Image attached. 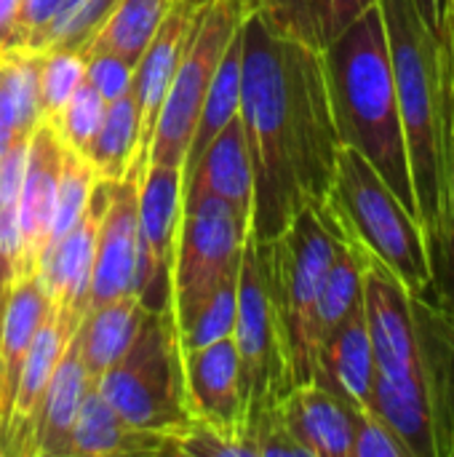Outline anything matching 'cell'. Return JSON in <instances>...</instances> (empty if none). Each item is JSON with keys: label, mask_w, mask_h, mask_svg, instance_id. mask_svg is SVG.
Masks as SVG:
<instances>
[{"label": "cell", "mask_w": 454, "mask_h": 457, "mask_svg": "<svg viewBox=\"0 0 454 457\" xmlns=\"http://www.w3.org/2000/svg\"><path fill=\"white\" fill-rule=\"evenodd\" d=\"M254 206L252 236L278 238L305 209L324 204L340 155L321 54L244 16L241 107Z\"/></svg>", "instance_id": "6da1fadb"}, {"label": "cell", "mask_w": 454, "mask_h": 457, "mask_svg": "<svg viewBox=\"0 0 454 457\" xmlns=\"http://www.w3.org/2000/svg\"><path fill=\"white\" fill-rule=\"evenodd\" d=\"M340 145L359 150L420 222L380 3L321 51Z\"/></svg>", "instance_id": "7a4b0ae2"}, {"label": "cell", "mask_w": 454, "mask_h": 457, "mask_svg": "<svg viewBox=\"0 0 454 457\" xmlns=\"http://www.w3.org/2000/svg\"><path fill=\"white\" fill-rule=\"evenodd\" d=\"M420 225L433 233L447 171V56L412 0H380Z\"/></svg>", "instance_id": "3957f363"}, {"label": "cell", "mask_w": 454, "mask_h": 457, "mask_svg": "<svg viewBox=\"0 0 454 457\" xmlns=\"http://www.w3.org/2000/svg\"><path fill=\"white\" fill-rule=\"evenodd\" d=\"M343 228L326 204L305 206L289 228L262 246L273 305L281 319L294 388L316 380L318 361V297Z\"/></svg>", "instance_id": "277c9868"}, {"label": "cell", "mask_w": 454, "mask_h": 457, "mask_svg": "<svg viewBox=\"0 0 454 457\" xmlns=\"http://www.w3.org/2000/svg\"><path fill=\"white\" fill-rule=\"evenodd\" d=\"M324 204L343 230L377 257L412 295L431 287L423 225L359 150L340 147L334 182Z\"/></svg>", "instance_id": "5b68a950"}, {"label": "cell", "mask_w": 454, "mask_h": 457, "mask_svg": "<svg viewBox=\"0 0 454 457\" xmlns=\"http://www.w3.org/2000/svg\"><path fill=\"white\" fill-rule=\"evenodd\" d=\"M94 383L128 426L177 439L193 418L174 311L147 313L131 348Z\"/></svg>", "instance_id": "8992f818"}, {"label": "cell", "mask_w": 454, "mask_h": 457, "mask_svg": "<svg viewBox=\"0 0 454 457\" xmlns=\"http://www.w3.org/2000/svg\"><path fill=\"white\" fill-rule=\"evenodd\" d=\"M244 0H209L193 16L187 46L161 104V115L153 131L150 163L185 166L201 107L211 88L217 64L230 46L233 35L244 24ZM147 163V166H150Z\"/></svg>", "instance_id": "52a82bcc"}, {"label": "cell", "mask_w": 454, "mask_h": 457, "mask_svg": "<svg viewBox=\"0 0 454 457\" xmlns=\"http://www.w3.org/2000/svg\"><path fill=\"white\" fill-rule=\"evenodd\" d=\"M252 222L211 193L182 195V222L174 252V313L209 295L227 273L241 268Z\"/></svg>", "instance_id": "ba28073f"}, {"label": "cell", "mask_w": 454, "mask_h": 457, "mask_svg": "<svg viewBox=\"0 0 454 457\" xmlns=\"http://www.w3.org/2000/svg\"><path fill=\"white\" fill-rule=\"evenodd\" d=\"M182 169L150 163L139 179L136 295L150 313L174 311V252L182 222Z\"/></svg>", "instance_id": "9c48e42d"}, {"label": "cell", "mask_w": 454, "mask_h": 457, "mask_svg": "<svg viewBox=\"0 0 454 457\" xmlns=\"http://www.w3.org/2000/svg\"><path fill=\"white\" fill-rule=\"evenodd\" d=\"M364 319L377 372L388 380L417 378L420 345L412 311V292L369 252L364 265Z\"/></svg>", "instance_id": "30bf717a"}, {"label": "cell", "mask_w": 454, "mask_h": 457, "mask_svg": "<svg viewBox=\"0 0 454 457\" xmlns=\"http://www.w3.org/2000/svg\"><path fill=\"white\" fill-rule=\"evenodd\" d=\"M182 378L193 420L211 426L227 439L252 445L246 439V396L233 337L217 340L198 351H182Z\"/></svg>", "instance_id": "8fae6325"}, {"label": "cell", "mask_w": 454, "mask_h": 457, "mask_svg": "<svg viewBox=\"0 0 454 457\" xmlns=\"http://www.w3.org/2000/svg\"><path fill=\"white\" fill-rule=\"evenodd\" d=\"M107 201H110V182H99L78 225L43 249L35 273L51 305L59 308L72 327H80L91 305L96 238H99V222L107 209Z\"/></svg>", "instance_id": "7c38bea8"}, {"label": "cell", "mask_w": 454, "mask_h": 457, "mask_svg": "<svg viewBox=\"0 0 454 457\" xmlns=\"http://www.w3.org/2000/svg\"><path fill=\"white\" fill-rule=\"evenodd\" d=\"M139 179L128 174L120 182H110V201L99 222L91 308L136 295L139 270Z\"/></svg>", "instance_id": "4fadbf2b"}, {"label": "cell", "mask_w": 454, "mask_h": 457, "mask_svg": "<svg viewBox=\"0 0 454 457\" xmlns=\"http://www.w3.org/2000/svg\"><path fill=\"white\" fill-rule=\"evenodd\" d=\"M420 380L428 396L436 457H454V313L447 311L433 289L412 295Z\"/></svg>", "instance_id": "5bb4252c"}, {"label": "cell", "mask_w": 454, "mask_h": 457, "mask_svg": "<svg viewBox=\"0 0 454 457\" xmlns=\"http://www.w3.org/2000/svg\"><path fill=\"white\" fill-rule=\"evenodd\" d=\"M64 142L48 120L29 134L27 166L19 190V278L35 276L51 236Z\"/></svg>", "instance_id": "9a60e30c"}, {"label": "cell", "mask_w": 454, "mask_h": 457, "mask_svg": "<svg viewBox=\"0 0 454 457\" xmlns=\"http://www.w3.org/2000/svg\"><path fill=\"white\" fill-rule=\"evenodd\" d=\"M195 11L187 5L174 3L161 21L158 32L153 35L150 46L134 64V80H131V94L136 102L139 112V142H136V158L128 174L142 177L147 163H150V145H153V131L161 115V104L166 99V91L171 86V78L177 72V64L182 59V51L187 46V35L193 27Z\"/></svg>", "instance_id": "2e32d148"}, {"label": "cell", "mask_w": 454, "mask_h": 457, "mask_svg": "<svg viewBox=\"0 0 454 457\" xmlns=\"http://www.w3.org/2000/svg\"><path fill=\"white\" fill-rule=\"evenodd\" d=\"M75 329L78 327H72L64 319V313L51 305V313L35 332V340L21 364V378H19V388H16L13 410L8 420V434H5V455L32 457L37 418L43 410L45 391L51 386L59 356L64 345L70 343V337L75 335Z\"/></svg>", "instance_id": "e0dca14e"}, {"label": "cell", "mask_w": 454, "mask_h": 457, "mask_svg": "<svg viewBox=\"0 0 454 457\" xmlns=\"http://www.w3.org/2000/svg\"><path fill=\"white\" fill-rule=\"evenodd\" d=\"M377 378V361L364 319V303L356 305L318 345L316 380L351 407L372 412V391Z\"/></svg>", "instance_id": "ac0fdd59"}, {"label": "cell", "mask_w": 454, "mask_h": 457, "mask_svg": "<svg viewBox=\"0 0 454 457\" xmlns=\"http://www.w3.org/2000/svg\"><path fill=\"white\" fill-rule=\"evenodd\" d=\"M359 412L318 383L297 386L281 402V420L305 457H351Z\"/></svg>", "instance_id": "d6986e66"}, {"label": "cell", "mask_w": 454, "mask_h": 457, "mask_svg": "<svg viewBox=\"0 0 454 457\" xmlns=\"http://www.w3.org/2000/svg\"><path fill=\"white\" fill-rule=\"evenodd\" d=\"M115 455H177V439L128 426L91 383L75 418L70 457Z\"/></svg>", "instance_id": "ffe728a7"}, {"label": "cell", "mask_w": 454, "mask_h": 457, "mask_svg": "<svg viewBox=\"0 0 454 457\" xmlns=\"http://www.w3.org/2000/svg\"><path fill=\"white\" fill-rule=\"evenodd\" d=\"M51 313V300L37 284L35 276L19 278L3 321H0V447L5 455V434H8V420L13 410V396L19 388L21 378V364L27 359V351L35 340V332Z\"/></svg>", "instance_id": "44dd1931"}, {"label": "cell", "mask_w": 454, "mask_h": 457, "mask_svg": "<svg viewBox=\"0 0 454 457\" xmlns=\"http://www.w3.org/2000/svg\"><path fill=\"white\" fill-rule=\"evenodd\" d=\"M377 3L380 0H244V8L260 16L273 32L321 54Z\"/></svg>", "instance_id": "7402d4cb"}, {"label": "cell", "mask_w": 454, "mask_h": 457, "mask_svg": "<svg viewBox=\"0 0 454 457\" xmlns=\"http://www.w3.org/2000/svg\"><path fill=\"white\" fill-rule=\"evenodd\" d=\"M193 193H211L252 222L254 174L238 115L214 137V142L206 147V153L198 158L195 169L185 179V195Z\"/></svg>", "instance_id": "603a6c76"}, {"label": "cell", "mask_w": 454, "mask_h": 457, "mask_svg": "<svg viewBox=\"0 0 454 457\" xmlns=\"http://www.w3.org/2000/svg\"><path fill=\"white\" fill-rule=\"evenodd\" d=\"M91 383L94 380L88 378L86 364L80 359L78 335H72L59 356V364L54 370L51 386L43 399L32 457H70V439H72L75 418H78L80 402Z\"/></svg>", "instance_id": "cb8c5ba5"}, {"label": "cell", "mask_w": 454, "mask_h": 457, "mask_svg": "<svg viewBox=\"0 0 454 457\" xmlns=\"http://www.w3.org/2000/svg\"><path fill=\"white\" fill-rule=\"evenodd\" d=\"M147 313L150 311L142 305L139 295H123L118 300L91 308L83 316L75 335L80 345V359L91 380L107 372L131 348Z\"/></svg>", "instance_id": "d4e9b609"}, {"label": "cell", "mask_w": 454, "mask_h": 457, "mask_svg": "<svg viewBox=\"0 0 454 457\" xmlns=\"http://www.w3.org/2000/svg\"><path fill=\"white\" fill-rule=\"evenodd\" d=\"M171 5L174 0H118L75 51L83 56L112 54L136 64Z\"/></svg>", "instance_id": "484cf974"}, {"label": "cell", "mask_w": 454, "mask_h": 457, "mask_svg": "<svg viewBox=\"0 0 454 457\" xmlns=\"http://www.w3.org/2000/svg\"><path fill=\"white\" fill-rule=\"evenodd\" d=\"M241 75H244V24L238 27V32L233 35L230 46L225 48V54L217 64L211 88L201 107L198 126H195V134H193V142H190V150H187V158L182 166V182L190 177V171L195 169V163L206 153V147L214 142V137L238 115Z\"/></svg>", "instance_id": "4316f807"}, {"label": "cell", "mask_w": 454, "mask_h": 457, "mask_svg": "<svg viewBox=\"0 0 454 457\" xmlns=\"http://www.w3.org/2000/svg\"><path fill=\"white\" fill-rule=\"evenodd\" d=\"M452 48L447 56V171H444V198L442 214L428 236L431 260V289L436 300L454 313V16Z\"/></svg>", "instance_id": "83f0119b"}, {"label": "cell", "mask_w": 454, "mask_h": 457, "mask_svg": "<svg viewBox=\"0 0 454 457\" xmlns=\"http://www.w3.org/2000/svg\"><path fill=\"white\" fill-rule=\"evenodd\" d=\"M136 142H139V112H136L134 94L128 88V94L107 104L102 126L83 155L94 166L99 182H120L128 177L134 166Z\"/></svg>", "instance_id": "f1b7e54d"}, {"label": "cell", "mask_w": 454, "mask_h": 457, "mask_svg": "<svg viewBox=\"0 0 454 457\" xmlns=\"http://www.w3.org/2000/svg\"><path fill=\"white\" fill-rule=\"evenodd\" d=\"M238 270L227 273L198 303L174 313L182 351H198V348L211 345L217 340L233 337L235 311H238Z\"/></svg>", "instance_id": "f546056e"}, {"label": "cell", "mask_w": 454, "mask_h": 457, "mask_svg": "<svg viewBox=\"0 0 454 457\" xmlns=\"http://www.w3.org/2000/svg\"><path fill=\"white\" fill-rule=\"evenodd\" d=\"M40 54L29 48H0V94L11 102L19 137H29L43 120L37 88Z\"/></svg>", "instance_id": "4dcf8cb0"}, {"label": "cell", "mask_w": 454, "mask_h": 457, "mask_svg": "<svg viewBox=\"0 0 454 457\" xmlns=\"http://www.w3.org/2000/svg\"><path fill=\"white\" fill-rule=\"evenodd\" d=\"M96 185H99V177H96L94 166L86 161V155H80V153H75V150H70L64 145L62 171H59V190H56V209H54L48 244L62 238L70 228L78 225V220L88 209V201H91Z\"/></svg>", "instance_id": "1f68e13d"}, {"label": "cell", "mask_w": 454, "mask_h": 457, "mask_svg": "<svg viewBox=\"0 0 454 457\" xmlns=\"http://www.w3.org/2000/svg\"><path fill=\"white\" fill-rule=\"evenodd\" d=\"M86 78V59L75 48H54L40 54L37 88H40V115L51 126L59 120L64 104Z\"/></svg>", "instance_id": "d6a6232c"}, {"label": "cell", "mask_w": 454, "mask_h": 457, "mask_svg": "<svg viewBox=\"0 0 454 457\" xmlns=\"http://www.w3.org/2000/svg\"><path fill=\"white\" fill-rule=\"evenodd\" d=\"M118 0H64L51 27L37 43V54L54 48H80L94 27L110 13Z\"/></svg>", "instance_id": "836d02e7"}, {"label": "cell", "mask_w": 454, "mask_h": 457, "mask_svg": "<svg viewBox=\"0 0 454 457\" xmlns=\"http://www.w3.org/2000/svg\"><path fill=\"white\" fill-rule=\"evenodd\" d=\"M104 110H107V102L99 96V91L83 78L80 86L75 88V94L70 96V102L64 104L59 120L54 123L59 139L75 150V153H86L91 139L96 137L99 126H102V118H104Z\"/></svg>", "instance_id": "e575fe53"}, {"label": "cell", "mask_w": 454, "mask_h": 457, "mask_svg": "<svg viewBox=\"0 0 454 457\" xmlns=\"http://www.w3.org/2000/svg\"><path fill=\"white\" fill-rule=\"evenodd\" d=\"M351 457H409V450L377 415L359 412Z\"/></svg>", "instance_id": "d590c367"}, {"label": "cell", "mask_w": 454, "mask_h": 457, "mask_svg": "<svg viewBox=\"0 0 454 457\" xmlns=\"http://www.w3.org/2000/svg\"><path fill=\"white\" fill-rule=\"evenodd\" d=\"M86 59V80L99 91V96L110 104L118 96L128 94L134 80V64L112 56V54H91Z\"/></svg>", "instance_id": "8d00e7d4"}, {"label": "cell", "mask_w": 454, "mask_h": 457, "mask_svg": "<svg viewBox=\"0 0 454 457\" xmlns=\"http://www.w3.org/2000/svg\"><path fill=\"white\" fill-rule=\"evenodd\" d=\"M64 0H21V8H19V21H16V29H13V37L5 48H29V51H37V43L43 37V32L51 27V21L56 19L59 8H62Z\"/></svg>", "instance_id": "74e56055"}, {"label": "cell", "mask_w": 454, "mask_h": 457, "mask_svg": "<svg viewBox=\"0 0 454 457\" xmlns=\"http://www.w3.org/2000/svg\"><path fill=\"white\" fill-rule=\"evenodd\" d=\"M420 19L425 21V27L431 29V35L439 40L442 51L450 54L452 48V0H412Z\"/></svg>", "instance_id": "f35d334b"}, {"label": "cell", "mask_w": 454, "mask_h": 457, "mask_svg": "<svg viewBox=\"0 0 454 457\" xmlns=\"http://www.w3.org/2000/svg\"><path fill=\"white\" fill-rule=\"evenodd\" d=\"M19 8H21V0H0V48H5L13 37Z\"/></svg>", "instance_id": "ab89813d"}, {"label": "cell", "mask_w": 454, "mask_h": 457, "mask_svg": "<svg viewBox=\"0 0 454 457\" xmlns=\"http://www.w3.org/2000/svg\"><path fill=\"white\" fill-rule=\"evenodd\" d=\"M174 3H179V5H187V8H193V11H198L201 5H206L209 0H174Z\"/></svg>", "instance_id": "60d3db41"}, {"label": "cell", "mask_w": 454, "mask_h": 457, "mask_svg": "<svg viewBox=\"0 0 454 457\" xmlns=\"http://www.w3.org/2000/svg\"><path fill=\"white\" fill-rule=\"evenodd\" d=\"M452 13H454V0H452Z\"/></svg>", "instance_id": "b9f144b4"}, {"label": "cell", "mask_w": 454, "mask_h": 457, "mask_svg": "<svg viewBox=\"0 0 454 457\" xmlns=\"http://www.w3.org/2000/svg\"><path fill=\"white\" fill-rule=\"evenodd\" d=\"M0 455H3V447H0Z\"/></svg>", "instance_id": "7bdbcfd3"}]
</instances>
